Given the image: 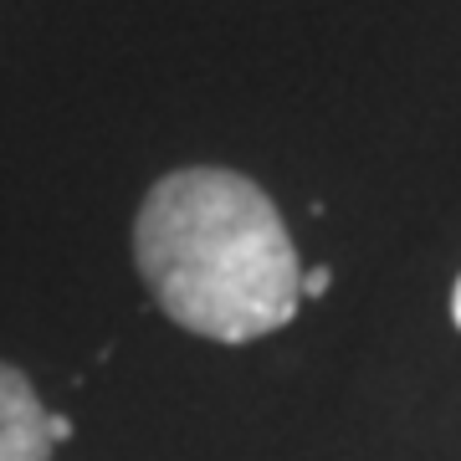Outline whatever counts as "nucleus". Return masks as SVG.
<instances>
[{
    "label": "nucleus",
    "mask_w": 461,
    "mask_h": 461,
    "mask_svg": "<svg viewBox=\"0 0 461 461\" xmlns=\"http://www.w3.org/2000/svg\"><path fill=\"white\" fill-rule=\"evenodd\" d=\"M133 262L159 313L215 344L267 339L303 308L293 230L241 169L165 175L133 215Z\"/></svg>",
    "instance_id": "1"
},
{
    "label": "nucleus",
    "mask_w": 461,
    "mask_h": 461,
    "mask_svg": "<svg viewBox=\"0 0 461 461\" xmlns=\"http://www.w3.org/2000/svg\"><path fill=\"white\" fill-rule=\"evenodd\" d=\"M67 436H72V420H67V415H51V441L62 446Z\"/></svg>",
    "instance_id": "4"
},
{
    "label": "nucleus",
    "mask_w": 461,
    "mask_h": 461,
    "mask_svg": "<svg viewBox=\"0 0 461 461\" xmlns=\"http://www.w3.org/2000/svg\"><path fill=\"white\" fill-rule=\"evenodd\" d=\"M329 282H333L329 267H308V272H303V303H308V297H323L329 293Z\"/></svg>",
    "instance_id": "3"
},
{
    "label": "nucleus",
    "mask_w": 461,
    "mask_h": 461,
    "mask_svg": "<svg viewBox=\"0 0 461 461\" xmlns=\"http://www.w3.org/2000/svg\"><path fill=\"white\" fill-rule=\"evenodd\" d=\"M451 318H456V329H461V277H456V293H451Z\"/></svg>",
    "instance_id": "5"
},
{
    "label": "nucleus",
    "mask_w": 461,
    "mask_h": 461,
    "mask_svg": "<svg viewBox=\"0 0 461 461\" xmlns=\"http://www.w3.org/2000/svg\"><path fill=\"white\" fill-rule=\"evenodd\" d=\"M51 411L36 400L32 379L0 359V461H51Z\"/></svg>",
    "instance_id": "2"
}]
</instances>
